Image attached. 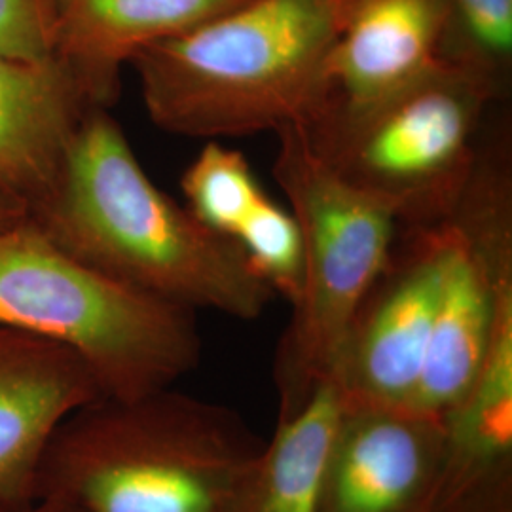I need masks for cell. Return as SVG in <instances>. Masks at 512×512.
Here are the masks:
<instances>
[{
    "mask_svg": "<svg viewBox=\"0 0 512 512\" xmlns=\"http://www.w3.org/2000/svg\"><path fill=\"white\" fill-rule=\"evenodd\" d=\"M29 217L93 270L188 310L255 321L274 300L234 241L148 179L107 109L86 110L52 192Z\"/></svg>",
    "mask_w": 512,
    "mask_h": 512,
    "instance_id": "obj_1",
    "label": "cell"
},
{
    "mask_svg": "<svg viewBox=\"0 0 512 512\" xmlns=\"http://www.w3.org/2000/svg\"><path fill=\"white\" fill-rule=\"evenodd\" d=\"M351 0H249L129 61L150 120L219 139L308 124Z\"/></svg>",
    "mask_w": 512,
    "mask_h": 512,
    "instance_id": "obj_2",
    "label": "cell"
},
{
    "mask_svg": "<svg viewBox=\"0 0 512 512\" xmlns=\"http://www.w3.org/2000/svg\"><path fill=\"white\" fill-rule=\"evenodd\" d=\"M264 442L236 410L175 385L99 397L55 431L37 497L82 512H217Z\"/></svg>",
    "mask_w": 512,
    "mask_h": 512,
    "instance_id": "obj_3",
    "label": "cell"
},
{
    "mask_svg": "<svg viewBox=\"0 0 512 512\" xmlns=\"http://www.w3.org/2000/svg\"><path fill=\"white\" fill-rule=\"evenodd\" d=\"M194 315L93 270L31 217L0 232V327L71 349L103 397L173 387L200 365Z\"/></svg>",
    "mask_w": 512,
    "mask_h": 512,
    "instance_id": "obj_4",
    "label": "cell"
},
{
    "mask_svg": "<svg viewBox=\"0 0 512 512\" xmlns=\"http://www.w3.org/2000/svg\"><path fill=\"white\" fill-rule=\"evenodd\" d=\"M274 177L302 236V283L277 349L279 418L330 380L366 294L393 255L401 220L389 203L342 179L302 124L277 131Z\"/></svg>",
    "mask_w": 512,
    "mask_h": 512,
    "instance_id": "obj_5",
    "label": "cell"
},
{
    "mask_svg": "<svg viewBox=\"0 0 512 512\" xmlns=\"http://www.w3.org/2000/svg\"><path fill=\"white\" fill-rule=\"evenodd\" d=\"M499 95L446 63L353 118L306 128L348 183L416 228L452 217L476 175V133Z\"/></svg>",
    "mask_w": 512,
    "mask_h": 512,
    "instance_id": "obj_6",
    "label": "cell"
},
{
    "mask_svg": "<svg viewBox=\"0 0 512 512\" xmlns=\"http://www.w3.org/2000/svg\"><path fill=\"white\" fill-rule=\"evenodd\" d=\"M444 459V416L342 397L317 512H433Z\"/></svg>",
    "mask_w": 512,
    "mask_h": 512,
    "instance_id": "obj_7",
    "label": "cell"
},
{
    "mask_svg": "<svg viewBox=\"0 0 512 512\" xmlns=\"http://www.w3.org/2000/svg\"><path fill=\"white\" fill-rule=\"evenodd\" d=\"M404 251L366 294L332 370L346 401L414 403L439 300L440 222L416 228Z\"/></svg>",
    "mask_w": 512,
    "mask_h": 512,
    "instance_id": "obj_8",
    "label": "cell"
},
{
    "mask_svg": "<svg viewBox=\"0 0 512 512\" xmlns=\"http://www.w3.org/2000/svg\"><path fill=\"white\" fill-rule=\"evenodd\" d=\"M442 0H351L306 128L353 118L439 65Z\"/></svg>",
    "mask_w": 512,
    "mask_h": 512,
    "instance_id": "obj_9",
    "label": "cell"
},
{
    "mask_svg": "<svg viewBox=\"0 0 512 512\" xmlns=\"http://www.w3.org/2000/svg\"><path fill=\"white\" fill-rule=\"evenodd\" d=\"M103 397L71 349L0 327V505L37 497L48 444L78 408Z\"/></svg>",
    "mask_w": 512,
    "mask_h": 512,
    "instance_id": "obj_10",
    "label": "cell"
},
{
    "mask_svg": "<svg viewBox=\"0 0 512 512\" xmlns=\"http://www.w3.org/2000/svg\"><path fill=\"white\" fill-rule=\"evenodd\" d=\"M249 0H55V61L90 107L118 99L122 67L139 50L177 37Z\"/></svg>",
    "mask_w": 512,
    "mask_h": 512,
    "instance_id": "obj_11",
    "label": "cell"
},
{
    "mask_svg": "<svg viewBox=\"0 0 512 512\" xmlns=\"http://www.w3.org/2000/svg\"><path fill=\"white\" fill-rule=\"evenodd\" d=\"M90 105L55 61L0 55V196L29 213L52 192Z\"/></svg>",
    "mask_w": 512,
    "mask_h": 512,
    "instance_id": "obj_12",
    "label": "cell"
},
{
    "mask_svg": "<svg viewBox=\"0 0 512 512\" xmlns=\"http://www.w3.org/2000/svg\"><path fill=\"white\" fill-rule=\"evenodd\" d=\"M444 425L446 459L435 511L512 480V264L499 274L484 365L467 395L444 416Z\"/></svg>",
    "mask_w": 512,
    "mask_h": 512,
    "instance_id": "obj_13",
    "label": "cell"
},
{
    "mask_svg": "<svg viewBox=\"0 0 512 512\" xmlns=\"http://www.w3.org/2000/svg\"><path fill=\"white\" fill-rule=\"evenodd\" d=\"M342 395L332 380L279 418L251 469L217 512H317L319 488Z\"/></svg>",
    "mask_w": 512,
    "mask_h": 512,
    "instance_id": "obj_14",
    "label": "cell"
},
{
    "mask_svg": "<svg viewBox=\"0 0 512 512\" xmlns=\"http://www.w3.org/2000/svg\"><path fill=\"white\" fill-rule=\"evenodd\" d=\"M440 59L501 97L512 73V0H442Z\"/></svg>",
    "mask_w": 512,
    "mask_h": 512,
    "instance_id": "obj_15",
    "label": "cell"
},
{
    "mask_svg": "<svg viewBox=\"0 0 512 512\" xmlns=\"http://www.w3.org/2000/svg\"><path fill=\"white\" fill-rule=\"evenodd\" d=\"M181 188L190 213L230 241L256 203L266 196L247 158L213 141L186 167Z\"/></svg>",
    "mask_w": 512,
    "mask_h": 512,
    "instance_id": "obj_16",
    "label": "cell"
},
{
    "mask_svg": "<svg viewBox=\"0 0 512 512\" xmlns=\"http://www.w3.org/2000/svg\"><path fill=\"white\" fill-rule=\"evenodd\" d=\"M234 245L277 296L293 304L302 283V236L293 213L266 194L241 222Z\"/></svg>",
    "mask_w": 512,
    "mask_h": 512,
    "instance_id": "obj_17",
    "label": "cell"
},
{
    "mask_svg": "<svg viewBox=\"0 0 512 512\" xmlns=\"http://www.w3.org/2000/svg\"><path fill=\"white\" fill-rule=\"evenodd\" d=\"M55 0H0V55L19 61L54 57Z\"/></svg>",
    "mask_w": 512,
    "mask_h": 512,
    "instance_id": "obj_18",
    "label": "cell"
},
{
    "mask_svg": "<svg viewBox=\"0 0 512 512\" xmlns=\"http://www.w3.org/2000/svg\"><path fill=\"white\" fill-rule=\"evenodd\" d=\"M435 512H512V482L478 490Z\"/></svg>",
    "mask_w": 512,
    "mask_h": 512,
    "instance_id": "obj_19",
    "label": "cell"
},
{
    "mask_svg": "<svg viewBox=\"0 0 512 512\" xmlns=\"http://www.w3.org/2000/svg\"><path fill=\"white\" fill-rule=\"evenodd\" d=\"M0 512H82L78 511L73 505H69L63 499L50 497V495H38L33 501L25 503V505H16V507H8V505H0Z\"/></svg>",
    "mask_w": 512,
    "mask_h": 512,
    "instance_id": "obj_20",
    "label": "cell"
},
{
    "mask_svg": "<svg viewBox=\"0 0 512 512\" xmlns=\"http://www.w3.org/2000/svg\"><path fill=\"white\" fill-rule=\"evenodd\" d=\"M27 217H29L27 205L6 196H0V232L16 226Z\"/></svg>",
    "mask_w": 512,
    "mask_h": 512,
    "instance_id": "obj_21",
    "label": "cell"
}]
</instances>
